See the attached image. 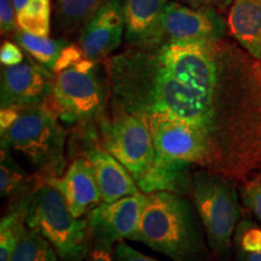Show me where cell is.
<instances>
[{
	"label": "cell",
	"instance_id": "cell-18",
	"mask_svg": "<svg viewBox=\"0 0 261 261\" xmlns=\"http://www.w3.org/2000/svg\"><path fill=\"white\" fill-rule=\"evenodd\" d=\"M107 0H57V18L65 32L83 29Z\"/></svg>",
	"mask_w": 261,
	"mask_h": 261
},
{
	"label": "cell",
	"instance_id": "cell-25",
	"mask_svg": "<svg viewBox=\"0 0 261 261\" xmlns=\"http://www.w3.org/2000/svg\"><path fill=\"white\" fill-rule=\"evenodd\" d=\"M114 255H115V261H161L140 253L139 250L135 249L122 241L116 243Z\"/></svg>",
	"mask_w": 261,
	"mask_h": 261
},
{
	"label": "cell",
	"instance_id": "cell-6",
	"mask_svg": "<svg viewBox=\"0 0 261 261\" xmlns=\"http://www.w3.org/2000/svg\"><path fill=\"white\" fill-rule=\"evenodd\" d=\"M108 87L109 83L100 73L98 62L83 58L55 74L47 104L65 122L89 121L102 114L109 92Z\"/></svg>",
	"mask_w": 261,
	"mask_h": 261
},
{
	"label": "cell",
	"instance_id": "cell-5",
	"mask_svg": "<svg viewBox=\"0 0 261 261\" xmlns=\"http://www.w3.org/2000/svg\"><path fill=\"white\" fill-rule=\"evenodd\" d=\"M189 190L208 246L218 259L225 260L230 255L241 214L233 182L226 175L202 168L191 175Z\"/></svg>",
	"mask_w": 261,
	"mask_h": 261
},
{
	"label": "cell",
	"instance_id": "cell-10",
	"mask_svg": "<svg viewBox=\"0 0 261 261\" xmlns=\"http://www.w3.org/2000/svg\"><path fill=\"white\" fill-rule=\"evenodd\" d=\"M148 201L144 192L126 196L115 202H102L87 213L92 241L116 244L130 240L138 227Z\"/></svg>",
	"mask_w": 261,
	"mask_h": 261
},
{
	"label": "cell",
	"instance_id": "cell-14",
	"mask_svg": "<svg viewBox=\"0 0 261 261\" xmlns=\"http://www.w3.org/2000/svg\"><path fill=\"white\" fill-rule=\"evenodd\" d=\"M168 0H125V33L133 46L160 44V32Z\"/></svg>",
	"mask_w": 261,
	"mask_h": 261
},
{
	"label": "cell",
	"instance_id": "cell-23",
	"mask_svg": "<svg viewBox=\"0 0 261 261\" xmlns=\"http://www.w3.org/2000/svg\"><path fill=\"white\" fill-rule=\"evenodd\" d=\"M18 29L17 14L12 0H0V32L2 35H14Z\"/></svg>",
	"mask_w": 261,
	"mask_h": 261
},
{
	"label": "cell",
	"instance_id": "cell-3",
	"mask_svg": "<svg viewBox=\"0 0 261 261\" xmlns=\"http://www.w3.org/2000/svg\"><path fill=\"white\" fill-rule=\"evenodd\" d=\"M0 136L3 148L23 155L44 179L64 173L67 133L47 102L17 108L14 122L0 129Z\"/></svg>",
	"mask_w": 261,
	"mask_h": 261
},
{
	"label": "cell",
	"instance_id": "cell-8",
	"mask_svg": "<svg viewBox=\"0 0 261 261\" xmlns=\"http://www.w3.org/2000/svg\"><path fill=\"white\" fill-rule=\"evenodd\" d=\"M55 73L37 61L3 65L0 79L2 108H24L46 103L54 89Z\"/></svg>",
	"mask_w": 261,
	"mask_h": 261
},
{
	"label": "cell",
	"instance_id": "cell-20",
	"mask_svg": "<svg viewBox=\"0 0 261 261\" xmlns=\"http://www.w3.org/2000/svg\"><path fill=\"white\" fill-rule=\"evenodd\" d=\"M18 28L22 31L48 37L51 29V0H29L17 12Z\"/></svg>",
	"mask_w": 261,
	"mask_h": 261
},
{
	"label": "cell",
	"instance_id": "cell-11",
	"mask_svg": "<svg viewBox=\"0 0 261 261\" xmlns=\"http://www.w3.org/2000/svg\"><path fill=\"white\" fill-rule=\"evenodd\" d=\"M125 32L122 0H107L81 29L79 46L87 60L100 62L121 45Z\"/></svg>",
	"mask_w": 261,
	"mask_h": 261
},
{
	"label": "cell",
	"instance_id": "cell-17",
	"mask_svg": "<svg viewBox=\"0 0 261 261\" xmlns=\"http://www.w3.org/2000/svg\"><path fill=\"white\" fill-rule=\"evenodd\" d=\"M28 201L29 196H25L0 220V261L11 260L19 238L27 228Z\"/></svg>",
	"mask_w": 261,
	"mask_h": 261
},
{
	"label": "cell",
	"instance_id": "cell-7",
	"mask_svg": "<svg viewBox=\"0 0 261 261\" xmlns=\"http://www.w3.org/2000/svg\"><path fill=\"white\" fill-rule=\"evenodd\" d=\"M103 144L132 174L140 191L145 192L156 167V148L144 117L114 112L102 125Z\"/></svg>",
	"mask_w": 261,
	"mask_h": 261
},
{
	"label": "cell",
	"instance_id": "cell-24",
	"mask_svg": "<svg viewBox=\"0 0 261 261\" xmlns=\"http://www.w3.org/2000/svg\"><path fill=\"white\" fill-rule=\"evenodd\" d=\"M84 261H115L113 244L103 241H92L89 253Z\"/></svg>",
	"mask_w": 261,
	"mask_h": 261
},
{
	"label": "cell",
	"instance_id": "cell-4",
	"mask_svg": "<svg viewBox=\"0 0 261 261\" xmlns=\"http://www.w3.org/2000/svg\"><path fill=\"white\" fill-rule=\"evenodd\" d=\"M25 221L55 247L61 261H84L89 253V221L75 218L63 195L47 182L38 185L29 196Z\"/></svg>",
	"mask_w": 261,
	"mask_h": 261
},
{
	"label": "cell",
	"instance_id": "cell-26",
	"mask_svg": "<svg viewBox=\"0 0 261 261\" xmlns=\"http://www.w3.org/2000/svg\"><path fill=\"white\" fill-rule=\"evenodd\" d=\"M25 60L23 52L17 44L11 41H4L0 48V61L3 65H16Z\"/></svg>",
	"mask_w": 261,
	"mask_h": 261
},
{
	"label": "cell",
	"instance_id": "cell-22",
	"mask_svg": "<svg viewBox=\"0 0 261 261\" xmlns=\"http://www.w3.org/2000/svg\"><path fill=\"white\" fill-rule=\"evenodd\" d=\"M242 196L244 203L261 223V179L254 178L248 180L242 188Z\"/></svg>",
	"mask_w": 261,
	"mask_h": 261
},
{
	"label": "cell",
	"instance_id": "cell-19",
	"mask_svg": "<svg viewBox=\"0 0 261 261\" xmlns=\"http://www.w3.org/2000/svg\"><path fill=\"white\" fill-rule=\"evenodd\" d=\"M55 247L39 231L25 228L10 261H58Z\"/></svg>",
	"mask_w": 261,
	"mask_h": 261
},
{
	"label": "cell",
	"instance_id": "cell-9",
	"mask_svg": "<svg viewBox=\"0 0 261 261\" xmlns=\"http://www.w3.org/2000/svg\"><path fill=\"white\" fill-rule=\"evenodd\" d=\"M226 24L217 11L171 2L163 14L160 44L178 41H219ZM159 44V45H160Z\"/></svg>",
	"mask_w": 261,
	"mask_h": 261
},
{
	"label": "cell",
	"instance_id": "cell-1",
	"mask_svg": "<svg viewBox=\"0 0 261 261\" xmlns=\"http://www.w3.org/2000/svg\"><path fill=\"white\" fill-rule=\"evenodd\" d=\"M114 112L142 116L165 167L244 177L261 166L252 74L219 41L133 46L107 62Z\"/></svg>",
	"mask_w": 261,
	"mask_h": 261
},
{
	"label": "cell",
	"instance_id": "cell-12",
	"mask_svg": "<svg viewBox=\"0 0 261 261\" xmlns=\"http://www.w3.org/2000/svg\"><path fill=\"white\" fill-rule=\"evenodd\" d=\"M44 181L63 195L75 218H81L103 202L93 168L86 156L75 159L60 177L45 178Z\"/></svg>",
	"mask_w": 261,
	"mask_h": 261
},
{
	"label": "cell",
	"instance_id": "cell-13",
	"mask_svg": "<svg viewBox=\"0 0 261 261\" xmlns=\"http://www.w3.org/2000/svg\"><path fill=\"white\" fill-rule=\"evenodd\" d=\"M85 156L92 166L103 202L110 203L142 192L128 169L106 148H92Z\"/></svg>",
	"mask_w": 261,
	"mask_h": 261
},
{
	"label": "cell",
	"instance_id": "cell-29",
	"mask_svg": "<svg viewBox=\"0 0 261 261\" xmlns=\"http://www.w3.org/2000/svg\"><path fill=\"white\" fill-rule=\"evenodd\" d=\"M29 0H12V4H14V8L16 10V14H17L18 11H21L22 9H23V6L27 4Z\"/></svg>",
	"mask_w": 261,
	"mask_h": 261
},
{
	"label": "cell",
	"instance_id": "cell-21",
	"mask_svg": "<svg viewBox=\"0 0 261 261\" xmlns=\"http://www.w3.org/2000/svg\"><path fill=\"white\" fill-rule=\"evenodd\" d=\"M28 177L24 169L12 159L11 150L2 146L0 162V192L2 197H15L25 191Z\"/></svg>",
	"mask_w": 261,
	"mask_h": 261
},
{
	"label": "cell",
	"instance_id": "cell-27",
	"mask_svg": "<svg viewBox=\"0 0 261 261\" xmlns=\"http://www.w3.org/2000/svg\"><path fill=\"white\" fill-rule=\"evenodd\" d=\"M190 6L200 9H210V10H224L228 8L232 3V0H184Z\"/></svg>",
	"mask_w": 261,
	"mask_h": 261
},
{
	"label": "cell",
	"instance_id": "cell-15",
	"mask_svg": "<svg viewBox=\"0 0 261 261\" xmlns=\"http://www.w3.org/2000/svg\"><path fill=\"white\" fill-rule=\"evenodd\" d=\"M227 25L238 44L261 61V0H232Z\"/></svg>",
	"mask_w": 261,
	"mask_h": 261
},
{
	"label": "cell",
	"instance_id": "cell-28",
	"mask_svg": "<svg viewBox=\"0 0 261 261\" xmlns=\"http://www.w3.org/2000/svg\"><path fill=\"white\" fill-rule=\"evenodd\" d=\"M240 261H261V249L252 253H237Z\"/></svg>",
	"mask_w": 261,
	"mask_h": 261
},
{
	"label": "cell",
	"instance_id": "cell-2",
	"mask_svg": "<svg viewBox=\"0 0 261 261\" xmlns=\"http://www.w3.org/2000/svg\"><path fill=\"white\" fill-rule=\"evenodd\" d=\"M194 205L178 192L149 194L130 241L144 243L173 261H207L204 230Z\"/></svg>",
	"mask_w": 261,
	"mask_h": 261
},
{
	"label": "cell",
	"instance_id": "cell-16",
	"mask_svg": "<svg viewBox=\"0 0 261 261\" xmlns=\"http://www.w3.org/2000/svg\"><path fill=\"white\" fill-rule=\"evenodd\" d=\"M16 44L23 48L39 64L55 73L56 65L63 54L64 48L70 44L65 40H57L48 37H39L32 33L17 29L14 34Z\"/></svg>",
	"mask_w": 261,
	"mask_h": 261
}]
</instances>
